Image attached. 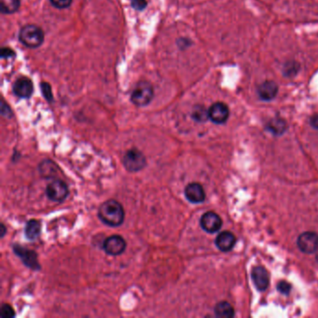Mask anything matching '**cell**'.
Wrapping results in <instances>:
<instances>
[{
  "label": "cell",
  "instance_id": "1",
  "mask_svg": "<svg viewBox=\"0 0 318 318\" xmlns=\"http://www.w3.org/2000/svg\"><path fill=\"white\" fill-rule=\"evenodd\" d=\"M98 217L105 225L118 227L122 225L125 214L120 202L115 200H109L99 207Z\"/></svg>",
  "mask_w": 318,
  "mask_h": 318
},
{
  "label": "cell",
  "instance_id": "8",
  "mask_svg": "<svg viewBox=\"0 0 318 318\" xmlns=\"http://www.w3.org/2000/svg\"><path fill=\"white\" fill-rule=\"evenodd\" d=\"M200 224L203 231L208 233H215L220 231L222 226V220L220 216L214 212H206L205 214L202 215Z\"/></svg>",
  "mask_w": 318,
  "mask_h": 318
},
{
  "label": "cell",
  "instance_id": "7",
  "mask_svg": "<svg viewBox=\"0 0 318 318\" xmlns=\"http://www.w3.org/2000/svg\"><path fill=\"white\" fill-rule=\"evenodd\" d=\"M103 249L107 254L119 256L122 254L126 249V242L120 235H112L104 240Z\"/></svg>",
  "mask_w": 318,
  "mask_h": 318
},
{
  "label": "cell",
  "instance_id": "14",
  "mask_svg": "<svg viewBox=\"0 0 318 318\" xmlns=\"http://www.w3.org/2000/svg\"><path fill=\"white\" fill-rule=\"evenodd\" d=\"M277 93V84L274 81H264L258 87V94L260 98L264 101H271L276 96Z\"/></svg>",
  "mask_w": 318,
  "mask_h": 318
},
{
  "label": "cell",
  "instance_id": "10",
  "mask_svg": "<svg viewBox=\"0 0 318 318\" xmlns=\"http://www.w3.org/2000/svg\"><path fill=\"white\" fill-rule=\"evenodd\" d=\"M229 115L230 111L224 103H215L208 110L209 119L216 124H222L227 122Z\"/></svg>",
  "mask_w": 318,
  "mask_h": 318
},
{
  "label": "cell",
  "instance_id": "4",
  "mask_svg": "<svg viewBox=\"0 0 318 318\" xmlns=\"http://www.w3.org/2000/svg\"><path fill=\"white\" fill-rule=\"evenodd\" d=\"M123 165L129 172H138L146 167L147 160L141 151L132 149L129 150L123 157Z\"/></svg>",
  "mask_w": 318,
  "mask_h": 318
},
{
  "label": "cell",
  "instance_id": "24",
  "mask_svg": "<svg viewBox=\"0 0 318 318\" xmlns=\"http://www.w3.org/2000/svg\"><path fill=\"white\" fill-rule=\"evenodd\" d=\"M41 90H42V93H43V95L45 96V98H46L47 100H49V101H52V93L50 85H49L48 83H42Z\"/></svg>",
  "mask_w": 318,
  "mask_h": 318
},
{
  "label": "cell",
  "instance_id": "19",
  "mask_svg": "<svg viewBox=\"0 0 318 318\" xmlns=\"http://www.w3.org/2000/svg\"><path fill=\"white\" fill-rule=\"evenodd\" d=\"M20 7V0H0L1 12L7 14L14 13Z\"/></svg>",
  "mask_w": 318,
  "mask_h": 318
},
{
  "label": "cell",
  "instance_id": "22",
  "mask_svg": "<svg viewBox=\"0 0 318 318\" xmlns=\"http://www.w3.org/2000/svg\"><path fill=\"white\" fill-rule=\"evenodd\" d=\"M15 315V312L13 311L12 306L9 304H3L1 308V316L3 317H13Z\"/></svg>",
  "mask_w": 318,
  "mask_h": 318
},
{
  "label": "cell",
  "instance_id": "9",
  "mask_svg": "<svg viewBox=\"0 0 318 318\" xmlns=\"http://www.w3.org/2000/svg\"><path fill=\"white\" fill-rule=\"evenodd\" d=\"M13 250H14V253L18 255L22 259L23 263L28 268H31L36 271L41 269L40 263L38 261V256L34 251L24 249L19 244H15L13 246Z\"/></svg>",
  "mask_w": 318,
  "mask_h": 318
},
{
  "label": "cell",
  "instance_id": "12",
  "mask_svg": "<svg viewBox=\"0 0 318 318\" xmlns=\"http://www.w3.org/2000/svg\"><path fill=\"white\" fill-rule=\"evenodd\" d=\"M251 278L257 289L260 291L266 290L270 283V276L266 269L263 267H255L251 272Z\"/></svg>",
  "mask_w": 318,
  "mask_h": 318
},
{
  "label": "cell",
  "instance_id": "23",
  "mask_svg": "<svg viewBox=\"0 0 318 318\" xmlns=\"http://www.w3.org/2000/svg\"><path fill=\"white\" fill-rule=\"evenodd\" d=\"M51 3L57 9H65L71 5L72 0H51Z\"/></svg>",
  "mask_w": 318,
  "mask_h": 318
},
{
  "label": "cell",
  "instance_id": "16",
  "mask_svg": "<svg viewBox=\"0 0 318 318\" xmlns=\"http://www.w3.org/2000/svg\"><path fill=\"white\" fill-rule=\"evenodd\" d=\"M41 232V224L39 220H31L26 223L25 229H24V233H25L26 238L29 240H36L37 238L40 236Z\"/></svg>",
  "mask_w": 318,
  "mask_h": 318
},
{
  "label": "cell",
  "instance_id": "29",
  "mask_svg": "<svg viewBox=\"0 0 318 318\" xmlns=\"http://www.w3.org/2000/svg\"><path fill=\"white\" fill-rule=\"evenodd\" d=\"M316 260H318V255H317V257H316Z\"/></svg>",
  "mask_w": 318,
  "mask_h": 318
},
{
  "label": "cell",
  "instance_id": "3",
  "mask_svg": "<svg viewBox=\"0 0 318 318\" xmlns=\"http://www.w3.org/2000/svg\"><path fill=\"white\" fill-rule=\"evenodd\" d=\"M154 96L153 87L148 81H140L133 89L131 100L137 107H145L150 104Z\"/></svg>",
  "mask_w": 318,
  "mask_h": 318
},
{
  "label": "cell",
  "instance_id": "13",
  "mask_svg": "<svg viewBox=\"0 0 318 318\" xmlns=\"http://www.w3.org/2000/svg\"><path fill=\"white\" fill-rule=\"evenodd\" d=\"M185 196L191 202L201 203L205 199V192L199 183H191L186 187Z\"/></svg>",
  "mask_w": 318,
  "mask_h": 318
},
{
  "label": "cell",
  "instance_id": "11",
  "mask_svg": "<svg viewBox=\"0 0 318 318\" xmlns=\"http://www.w3.org/2000/svg\"><path fill=\"white\" fill-rule=\"evenodd\" d=\"M34 91L32 81L25 77H22L15 81L13 85V92L20 98H29Z\"/></svg>",
  "mask_w": 318,
  "mask_h": 318
},
{
  "label": "cell",
  "instance_id": "17",
  "mask_svg": "<svg viewBox=\"0 0 318 318\" xmlns=\"http://www.w3.org/2000/svg\"><path fill=\"white\" fill-rule=\"evenodd\" d=\"M215 313L219 317L231 318L234 316V310L229 302L221 301L215 307Z\"/></svg>",
  "mask_w": 318,
  "mask_h": 318
},
{
  "label": "cell",
  "instance_id": "26",
  "mask_svg": "<svg viewBox=\"0 0 318 318\" xmlns=\"http://www.w3.org/2000/svg\"><path fill=\"white\" fill-rule=\"evenodd\" d=\"M277 289L283 294H289L291 290V286L287 282H280L278 284Z\"/></svg>",
  "mask_w": 318,
  "mask_h": 318
},
{
  "label": "cell",
  "instance_id": "18",
  "mask_svg": "<svg viewBox=\"0 0 318 318\" xmlns=\"http://www.w3.org/2000/svg\"><path fill=\"white\" fill-rule=\"evenodd\" d=\"M267 129L270 130L272 133L282 134L287 129V123L282 119H272L271 122L267 124Z\"/></svg>",
  "mask_w": 318,
  "mask_h": 318
},
{
  "label": "cell",
  "instance_id": "20",
  "mask_svg": "<svg viewBox=\"0 0 318 318\" xmlns=\"http://www.w3.org/2000/svg\"><path fill=\"white\" fill-rule=\"evenodd\" d=\"M192 118L197 122H204L209 118L208 111H206L202 107H198L193 110Z\"/></svg>",
  "mask_w": 318,
  "mask_h": 318
},
{
  "label": "cell",
  "instance_id": "6",
  "mask_svg": "<svg viewBox=\"0 0 318 318\" xmlns=\"http://www.w3.org/2000/svg\"><path fill=\"white\" fill-rule=\"evenodd\" d=\"M297 243L302 252L312 254L318 249V235L312 231L303 232L298 238Z\"/></svg>",
  "mask_w": 318,
  "mask_h": 318
},
{
  "label": "cell",
  "instance_id": "25",
  "mask_svg": "<svg viewBox=\"0 0 318 318\" xmlns=\"http://www.w3.org/2000/svg\"><path fill=\"white\" fill-rule=\"evenodd\" d=\"M132 7L136 11H143L147 7L146 0H132Z\"/></svg>",
  "mask_w": 318,
  "mask_h": 318
},
{
  "label": "cell",
  "instance_id": "2",
  "mask_svg": "<svg viewBox=\"0 0 318 318\" xmlns=\"http://www.w3.org/2000/svg\"><path fill=\"white\" fill-rule=\"evenodd\" d=\"M20 41L24 46L31 49L39 48L44 41V33L42 29L34 24L24 25L19 33Z\"/></svg>",
  "mask_w": 318,
  "mask_h": 318
},
{
  "label": "cell",
  "instance_id": "27",
  "mask_svg": "<svg viewBox=\"0 0 318 318\" xmlns=\"http://www.w3.org/2000/svg\"><path fill=\"white\" fill-rule=\"evenodd\" d=\"M13 55H14V52H12L11 49L4 48L2 50V57H10V56H13Z\"/></svg>",
  "mask_w": 318,
  "mask_h": 318
},
{
  "label": "cell",
  "instance_id": "21",
  "mask_svg": "<svg viewBox=\"0 0 318 318\" xmlns=\"http://www.w3.org/2000/svg\"><path fill=\"white\" fill-rule=\"evenodd\" d=\"M299 64L297 63H289V64H286L285 66V69H284V73L287 77H290V75H296L297 71L299 70Z\"/></svg>",
  "mask_w": 318,
  "mask_h": 318
},
{
  "label": "cell",
  "instance_id": "15",
  "mask_svg": "<svg viewBox=\"0 0 318 318\" xmlns=\"http://www.w3.org/2000/svg\"><path fill=\"white\" fill-rule=\"evenodd\" d=\"M235 236L230 231H222L216 239V245L222 252L230 251L235 244Z\"/></svg>",
  "mask_w": 318,
  "mask_h": 318
},
{
  "label": "cell",
  "instance_id": "5",
  "mask_svg": "<svg viewBox=\"0 0 318 318\" xmlns=\"http://www.w3.org/2000/svg\"><path fill=\"white\" fill-rule=\"evenodd\" d=\"M46 194L53 202H63L68 195V188L62 180H54L47 186Z\"/></svg>",
  "mask_w": 318,
  "mask_h": 318
},
{
  "label": "cell",
  "instance_id": "28",
  "mask_svg": "<svg viewBox=\"0 0 318 318\" xmlns=\"http://www.w3.org/2000/svg\"><path fill=\"white\" fill-rule=\"evenodd\" d=\"M311 125L312 127L318 129V115L312 116L311 119Z\"/></svg>",
  "mask_w": 318,
  "mask_h": 318
}]
</instances>
